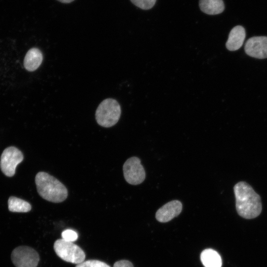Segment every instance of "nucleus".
Instances as JSON below:
<instances>
[{"mask_svg":"<svg viewBox=\"0 0 267 267\" xmlns=\"http://www.w3.org/2000/svg\"><path fill=\"white\" fill-rule=\"evenodd\" d=\"M244 49L250 56L259 59L267 58V37L250 38L247 41Z\"/></svg>","mask_w":267,"mask_h":267,"instance_id":"8","label":"nucleus"},{"mask_svg":"<svg viewBox=\"0 0 267 267\" xmlns=\"http://www.w3.org/2000/svg\"><path fill=\"white\" fill-rule=\"evenodd\" d=\"M236 209L238 214L245 219L256 218L261 213V197L247 183L240 181L234 186Z\"/></svg>","mask_w":267,"mask_h":267,"instance_id":"1","label":"nucleus"},{"mask_svg":"<svg viewBox=\"0 0 267 267\" xmlns=\"http://www.w3.org/2000/svg\"><path fill=\"white\" fill-rule=\"evenodd\" d=\"M23 158L22 152L18 148L14 146L7 147L0 157V167L2 172L7 177L13 176L17 166Z\"/></svg>","mask_w":267,"mask_h":267,"instance_id":"6","label":"nucleus"},{"mask_svg":"<svg viewBox=\"0 0 267 267\" xmlns=\"http://www.w3.org/2000/svg\"><path fill=\"white\" fill-rule=\"evenodd\" d=\"M62 239L69 242H73L78 238V233L72 229H66L61 233Z\"/></svg>","mask_w":267,"mask_h":267,"instance_id":"17","label":"nucleus"},{"mask_svg":"<svg viewBox=\"0 0 267 267\" xmlns=\"http://www.w3.org/2000/svg\"><path fill=\"white\" fill-rule=\"evenodd\" d=\"M199 7L206 14L217 15L223 11L224 4L222 0H199Z\"/></svg>","mask_w":267,"mask_h":267,"instance_id":"12","label":"nucleus"},{"mask_svg":"<svg viewBox=\"0 0 267 267\" xmlns=\"http://www.w3.org/2000/svg\"><path fill=\"white\" fill-rule=\"evenodd\" d=\"M113 267H134L132 263L127 260H120L115 262Z\"/></svg>","mask_w":267,"mask_h":267,"instance_id":"18","label":"nucleus"},{"mask_svg":"<svg viewBox=\"0 0 267 267\" xmlns=\"http://www.w3.org/2000/svg\"><path fill=\"white\" fill-rule=\"evenodd\" d=\"M35 183L39 194L48 201L60 203L67 197L68 190L64 185L47 173L39 172L35 177Z\"/></svg>","mask_w":267,"mask_h":267,"instance_id":"2","label":"nucleus"},{"mask_svg":"<svg viewBox=\"0 0 267 267\" xmlns=\"http://www.w3.org/2000/svg\"><path fill=\"white\" fill-rule=\"evenodd\" d=\"M43 59V54L37 48H32L27 52L24 60L25 68L30 72L35 71L41 65Z\"/></svg>","mask_w":267,"mask_h":267,"instance_id":"11","label":"nucleus"},{"mask_svg":"<svg viewBox=\"0 0 267 267\" xmlns=\"http://www.w3.org/2000/svg\"><path fill=\"white\" fill-rule=\"evenodd\" d=\"M8 210L12 212L27 213L31 210L30 204L21 199L11 196L8 200Z\"/></svg>","mask_w":267,"mask_h":267,"instance_id":"14","label":"nucleus"},{"mask_svg":"<svg viewBox=\"0 0 267 267\" xmlns=\"http://www.w3.org/2000/svg\"><path fill=\"white\" fill-rule=\"evenodd\" d=\"M53 249L56 255L67 262L77 265L86 258L84 251L79 246L62 238L55 241Z\"/></svg>","mask_w":267,"mask_h":267,"instance_id":"4","label":"nucleus"},{"mask_svg":"<svg viewBox=\"0 0 267 267\" xmlns=\"http://www.w3.org/2000/svg\"><path fill=\"white\" fill-rule=\"evenodd\" d=\"M75 267H110L104 262L96 260L84 261L77 264Z\"/></svg>","mask_w":267,"mask_h":267,"instance_id":"15","label":"nucleus"},{"mask_svg":"<svg viewBox=\"0 0 267 267\" xmlns=\"http://www.w3.org/2000/svg\"><path fill=\"white\" fill-rule=\"evenodd\" d=\"M138 7L144 10L149 9L155 5L156 0H130Z\"/></svg>","mask_w":267,"mask_h":267,"instance_id":"16","label":"nucleus"},{"mask_svg":"<svg viewBox=\"0 0 267 267\" xmlns=\"http://www.w3.org/2000/svg\"><path fill=\"white\" fill-rule=\"evenodd\" d=\"M182 205L177 200L169 202L160 208L156 213V220L161 222H169L181 212Z\"/></svg>","mask_w":267,"mask_h":267,"instance_id":"9","label":"nucleus"},{"mask_svg":"<svg viewBox=\"0 0 267 267\" xmlns=\"http://www.w3.org/2000/svg\"><path fill=\"white\" fill-rule=\"evenodd\" d=\"M123 170L124 178L129 184L138 185L145 179V170L138 157L129 158L124 164Z\"/></svg>","mask_w":267,"mask_h":267,"instance_id":"7","label":"nucleus"},{"mask_svg":"<svg viewBox=\"0 0 267 267\" xmlns=\"http://www.w3.org/2000/svg\"><path fill=\"white\" fill-rule=\"evenodd\" d=\"M121 112V107L117 101L112 98H107L98 106L95 112V119L100 126L111 127L118 122Z\"/></svg>","mask_w":267,"mask_h":267,"instance_id":"3","label":"nucleus"},{"mask_svg":"<svg viewBox=\"0 0 267 267\" xmlns=\"http://www.w3.org/2000/svg\"><path fill=\"white\" fill-rule=\"evenodd\" d=\"M200 259L205 267H221L222 265L220 255L212 249L203 250L201 254Z\"/></svg>","mask_w":267,"mask_h":267,"instance_id":"13","label":"nucleus"},{"mask_svg":"<svg viewBox=\"0 0 267 267\" xmlns=\"http://www.w3.org/2000/svg\"><path fill=\"white\" fill-rule=\"evenodd\" d=\"M245 36V30L243 27L240 25L235 26L229 34L225 44L226 47L230 51L239 49L243 44Z\"/></svg>","mask_w":267,"mask_h":267,"instance_id":"10","label":"nucleus"},{"mask_svg":"<svg viewBox=\"0 0 267 267\" xmlns=\"http://www.w3.org/2000/svg\"><path fill=\"white\" fill-rule=\"evenodd\" d=\"M59 1L64 3H71V2L73 1L74 0H57Z\"/></svg>","mask_w":267,"mask_h":267,"instance_id":"19","label":"nucleus"},{"mask_svg":"<svg viewBox=\"0 0 267 267\" xmlns=\"http://www.w3.org/2000/svg\"><path fill=\"white\" fill-rule=\"evenodd\" d=\"M11 259L16 267H37L40 257L37 252L32 248L20 246L13 250Z\"/></svg>","mask_w":267,"mask_h":267,"instance_id":"5","label":"nucleus"}]
</instances>
